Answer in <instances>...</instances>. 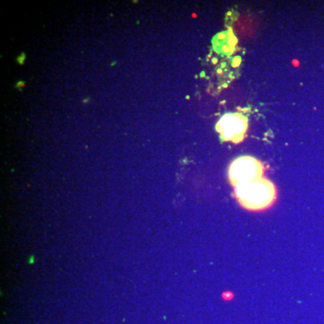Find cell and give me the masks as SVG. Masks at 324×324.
Wrapping results in <instances>:
<instances>
[{"mask_svg": "<svg viewBox=\"0 0 324 324\" xmlns=\"http://www.w3.org/2000/svg\"><path fill=\"white\" fill-rule=\"evenodd\" d=\"M235 195L244 208L261 211L273 205L276 198V189L271 181L261 178L235 187Z\"/></svg>", "mask_w": 324, "mask_h": 324, "instance_id": "obj_1", "label": "cell"}, {"mask_svg": "<svg viewBox=\"0 0 324 324\" xmlns=\"http://www.w3.org/2000/svg\"><path fill=\"white\" fill-rule=\"evenodd\" d=\"M264 166L251 156H240L235 159L229 167V179L234 187L249 183L262 178Z\"/></svg>", "mask_w": 324, "mask_h": 324, "instance_id": "obj_2", "label": "cell"}, {"mask_svg": "<svg viewBox=\"0 0 324 324\" xmlns=\"http://www.w3.org/2000/svg\"><path fill=\"white\" fill-rule=\"evenodd\" d=\"M248 118L240 113H229L222 115L215 125L221 141L240 143L248 130Z\"/></svg>", "mask_w": 324, "mask_h": 324, "instance_id": "obj_3", "label": "cell"}, {"mask_svg": "<svg viewBox=\"0 0 324 324\" xmlns=\"http://www.w3.org/2000/svg\"><path fill=\"white\" fill-rule=\"evenodd\" d=\"M238 40L232 28L220 32L213 38V49L221 56H230L235 51Z\"/></svg>", "mask_w": 324, "mask_h": 324, "instance_id": "obj_4", "label": "cell"}, {"mask_svg": "<svg viewBox=\"0 0 324 324\" xmlns=\"http://www.w3.org/2000/svg\"><path fill=\"white\" fill-rule=\"evenodd\" d=\"M24 59H25V55H24V53H22L21 55L17 57V62L19 64H23L24 62Z\"/></svg>", "mask_w": 324, "mask_h": 324, "instance_id": "obj_5", "label": "cell"}, {"mask_svg": "<svg viewBox=\"0 0 324 324\" xmlns=\"http://www.w3.org/2000/svg\"><path fill=\"white\" fill-rule=\"evenodd\" d=\"M16 87H21V86H24V82H17V84H16Z\"/></svg>", "mask_w": 324, "mask_h": 324, "instance_id": "obj_6", "label": "cell"}]
</instances>
